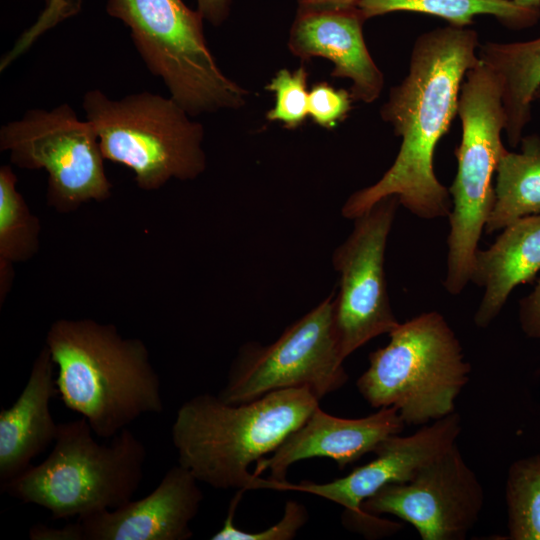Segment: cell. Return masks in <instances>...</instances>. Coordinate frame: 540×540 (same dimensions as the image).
I'll return each mask as SVG.
<instances>
[{
  "instance_id": "cell-15",
  "label": "cell",
  "mask_w": 540,
  "mask_h": 540,
  "mask_svg": "<svg viewBox=\"0 0 540 540\" xmlns=\"http://www.w3.org/2000/svg\"><path fill=\"white\" fill-rule=\"evenodd\" d=\"M405 424L393 407H382L362 418L346 419L330 415L318 406L279 447L255 464L257 477L270 471V479L289 484L288 468L297 461L327 457L343 469L347 464L373 452L386 438L399 434Z\"/></svg>"
},
{
  "instance_id": "cell-13",
  "label": "cell",
  "mask_w": 540,
  "mask_h": 540,
  "mask_svg": "<svg viewBox=\"0 0 540 540\" xmlns=\"http://www.w3.org/2000/svg\"><path fill=\"white\" fill-rule=\"evenodd\" d=\"M461 432V418L453 412L412 435L389 436L375 449L376 457L348 475L327 483L302 481L290 490L317 495L345 508L346 522L362 531L390 532L399 525L376 520L362 510L363 502L389 484L410 481L417 472L443 454Z\"/></svg>"
},
{
  "instance_id": "cell-1",
  "label": "cell",
  "mask_w": 540,
  "mask_h": 540,
  "mask_svg": "<svg viewBox=\"0 0 540 540\" xmlns=\"http://www.w3.org/2000/svg\"><path fill=\"white\" fill-rule=\"evenodd\" d=\"M479 46L478 33L469 26L448 25L416 39L407 76L390 89L380 110L401 137L399 152L376 183L346 200L344 217L355 219L389 196L420 218L449 216L452 199L435 175L434 151L458 115L461 86L480 61Z\"/></svg>"
},
{
  "instance_id": "cell-25",
  "label": "cell",
  "mask_w": 540,
  "mask_h": 540,
  "mask_svg": "<svg viewBox=\"0 0 540 540\" xmlns=\"http://www.w3.org/2000/svg\"><path fill=\"white\" fill-rule=\"evenodd\" d=\"M245 490H237L230 501L222 528L211 536L212 540H290L308 520L306 507L295 500L285 504L284 513L278 523L259 532H247L234 525V515Z\"/></svg>"
},
{
  "instance_id": "cell-28",
  "label": "cell",
  "mask_w": 540,
  "mask_h": 540,
  "mask_svg": "<svg viewBox=\"0 0 540 540\" xmlns=\"http://www.w3.org/2000/svg\"><path fill=\"white\" fill-rule=\"evenodd\" d=\"M519 322L528 337L540 340V279L533 291L520 301Z\"/></svg>"
},
{
  "instance_id": "cell-19",
  "label": "cell",
  "mask_w": 540,
  "mask_h": 540,
  "mask_svg": "<svg viewBox=\"0 0 540 540\" xmlns=\"http://www.w3.org/2000/svg\"><path fill=\"white\" fill-rule=\"evenodd\" d=\"M479 59L498 79L505 132L512 147L521 139L531 119V106L540 88V37L520 42H486L478 48Z\"/></svg>"
},
{
  "instance_id": "cell-29",
  "label": "cell",
  "mask_w": 540,
  "mask_h": 540,
  "mask_svg": "<svg viewBox=\"0 0 540 540\" xmlns=\"http://www.w3.org/2000/svg\"><path fill=\"white\" fill-rule=\"evenodd\" d=\"M31 540H84L79 521L67 523L62 528L36 524L29 529Z\"/></svg>"
},
{
  "instance_id": "cell-6",
  "label": "cell",
  "mask_w": 540,
  "mask_h": 540,
  "mask_svg": "<svg viewBox=\"0 0 540 540\" xmlns=\"http://www.w3.org/2000/svg\"><path fill=\"white\" fill-rule=\"evenodd\" d=\"M82 106L104 159L132 170L139 188L157 190L204 172L203 126L173 98L140 92L114 100L93 89Z\"/></svg>"
},
{
  "instance_id": "cell-24",
  "label": "cell",
  "mask_w": 540,
  "mask_h": 540,
  "mask_svg": "<svg viewBox=\"0 0 540 540\" xmlns=\"http://www.w3.org/2000/svg\"><path fill=\"white\" fill-rule=\"evenodd\" d=\"M308 71L300 66L294 72L280 69L265 89L275 95V105L266 113L269 121L281 122L287 129H296L308 117Z\"/></svg>"
},
{
  "instance_id": "cell-12",
  "label": "cell",
  "mask_w": 540,
  "mask_h": 540,
  "mask_svg": "<svg viewBox=\"0 0 540 540\" xmlns=\"http://www.w3.org/2000/svg\"><path fill=\"white\" fill-rule=\"evenodd\" d=\"M483 504V487L454 444L410 481L374 493L362 510L373 516L392 514L410 523L422 540H463Z\"/></svg>"
},
{
  "instance_id": "cell-33",
  "label": "cell",
  "mask_w": 540,
  "mask_h": 540,
  "mask_svg": "<svg viewBox=\"0 0 540 540\" xmlns=\"http://www.w3.org/2000/svg\"><path fill=\"white\" fill-rule=\"evenodd\" d=\"M540 98V88L538 89L537 93H536V96H535V99H538Z\"/></svg>"
},
{
  "instance_id": "cell-22",
  "label": "cell",
  "mask_w": 540,
  "mask_h": 540,
  "mask_svg": "<svg viewBox=\"0 0 540 540\" xmlns=\"http://www.w3.org/2000/svg\"><path fill=\"white\" fill-rule=\"evenodd\" d=\"M17 177L10 166L0 168V302L12 285L13 265L36 254L39 220L16 188Z\"/></svg>"
},
{
  "instance_id": "cell-17",
  "label": "cell",
  "mask_w": 540,
  "mask_h": 540,
  "mask_svg": "<svg viewBox=\"0 0 540 540\" xmlns=\"http://www.w3.org/2000/svg\"><path fill=\"white\" fill-rule=\"evenodd\" d=\"M55 363L47 346L34 360L22 392L0 412V486L31 466L58 433L50 402L58 394Z\"/></svg>"
},
{
  "instance_id": "cell-3",
  "label": "cell",
  "mask_w": 540,
  "mask_h": 540,
  "mask_svg": "<svg viewBox=\"0 0 540 540\" xmlns=\"http://www.w3.org/2000/svg\"><path fill=\"white\" fill-rule=\"evenodd\" d=\"M45 345L63 403L98 437H114L140 416L163 411L160 379L140 339L92 319H59Z\"/></svg>"
},
{
  "instance_id": "cell-26",
  "label": "cell",
  "mask_w": 540,
  "mask_h": 540,
  "mask_svg": "<svg viewBox=\"0 0 540 540\" xmlns=\"http://www.w3.org/2000/svg\"><path fill=\"white\" fill-rule=\"evenodd\" d=\"M353 101L350 91L317 82L309 91L308 115L317 125L331 130L347 118Z\"/></svg>"
},
{
  "instance_id": "cell-16",
  "label": "cell",
  "mask_w": 540,
  "mask_h": 540,
  "mask_svg": "<svg viewBox=\"0 0 540 540\" xmlns=\"http://www.w3.org/2000/svg\"><path fill=\"white\" fill-rule=\"evenodd\" d=\"M365 21L357 7L298 9L290 30L288 47L302 61L314 57L331 61V76L350 79L353 100L369 104L380 96L384 75L364 41Z\"/></svg>"
},
{
  "instance_id": "cell-30",
  "label": "cell",
  "mask_w": 540,
  "mask_h": 540,
  "mask_svg": "<svg viewBox=\"0 0 540 540\" xmlns=\"http://www.w3.org/2000/svg\"><path fill=\"white\" fill-rule=\"evenodd\" d=\"M197 10L205 20L214 26H220L230 14L232 0H196Z\"/></svg>"
},
{
  "instance_id": "cell-27",
  "label": "cell",
  "mask_w": 540,
  "mask_h": 540,
  "mask_svg": "<svg viewBox=\"0 0 540 540\" xmlns=\"http://www.w3.org/2000/svg\"><path fill=\"white\" fill-rule=\"evenodd\" d=\"M46 8L31 31L39 36L59 21L77 13L80 0H45Z\"/></svg>"
},
{
  "instance_id": "cell-18",
  "label": "cell",
  "mask_w": 540,
  "mask_h": 540,
  "mask_svg": "<svg viewBox=\"0 0 540 540\" xmlns=\"http://www.w3.org/2000/svg\"><path fill=\"white\" fill-rule=\"evenodd\" d=\"M485 250H477L470 281L484 289L475 313L477 327L497 317L513 289L540 271V214L518 219Z\"/></svg>"
},
{
  "instance_id": "cell-21",
  "label": "cell",
  "mask_w": 540,
  "mask_h": 540,
  "mask_svg": "<svg viewBox=\"0 0 540 540\" xmlns=\"http://www.w3.org/2000/svg\"><path fill=\"white\" fill-rule=\"evenodd\" d=\"M357 8L366 20L392 12L429 14L449 25L470 26L477 15H491L509 28L534 25L540 10L520 7L507 0H359Z\"/></svg>"
},
{
  "instance_id": "cell-20",
  "label": "cell",
  "mask_w": 540,
  "mask_h": 540,
  "mask_svg": "<svg viewBox=\"0 0 540 540\" xmlns=\"http://www.w3.org/2000/svg\"><path fill=\"white\" fill-rule=\"evenodd\" d=\"M521 151L505 150L496 168L494 203L484 230L491 234L540 214V137H522Z\"/></svg>"
},
{
  "instance_id": "cell-10",
  "label": "cell",
  "mask_w": 540,
  "mask_h": 540,
  "mask_svg": "<svg viewBox=\"0 0 540 540\" xmlns=\"http://www.w3.org/2000/svg\"><path fill=\"white\" fill-rule=\"evenodd\" d=\"M0 149L8 151L18 167L47 172L48 201L59 211L110 197L112 186L97 134L69 104L49 111L31 109L21 119L3 125Z\"/></svg>"
},
{
  "instance_id": "cell-31",
  "label": "cell",
  "mask_w": 540,
  "mask_h": 540,
  "mask_svg": "<svg viewBox=\"0 0 540 540\" xmlns=\"http://www.w3.org/2000/svg\"><path fill=\"white\" fill-rule=\"evenodd\" d=\"M359 0H297L298 9H347L357 7Z\"/></svg>"
},
{
  "instance_id": "cell-2",
  "label": "cell",
  "mask_w": 540,
  "mask_h": 540,
  "mask_svg": "<svg viewBox=\"0 0 540 540\" xmlns=\"http://www.w3.org/2000/svg\"><path fill=\"white\" fill-rule=\"evenodd\" d=\"M318 406L307 387L239 404L210 393L194 396L178 408L171 428L178 464L216 489L290 490L291 483L262 479L249 467L274 452Z\"/></svg>"
},
{
  "instance_id": "cell-5",
  "label": "cell",
  "mask_w": 540,
  "mask_h": 540,
  "mask_svg": "<svg viewBox=\"0 0 540 540\" xmlns=\"http://www.w3.org/2000/svg\"><path fill=\"white\" fill-rule=\"evenodd\" d=\"M384 347L369 354L357 389L375 408H395L405 425H425L455 412L469 381L460 341L436 311L399 323Z\"/></svg>"
},
{
  "instance_id": "cell-8",
  "label": "cell",
  "mask_w": 540,
  "mask_h": 540,
  "mask_svg": "<svg viewBox=\"0 0 540 540\" xmlns=\"http://www.w3.org/2000/svg\"><path fill=\"white\" fill-rule=\"evenodd\" d=\"M458 116L462 134L454 150L457 172L448 188L452 209L447 238L445 289L460 294L470 281L478 242L494 203L499 159L506 148L501 134L506 118L501 89L493 71L481 60L462 83Z\"/></svg>"
},
{
  "instance_id": "cell-14",
  "label": "cell",
  "mask_w": 540,
  "mask_h": 540,
  "mask_svg": "<svg viewBox=\"0 0 540 540\" xmlns=\"http://www.w3.org/2000/svg\"><path fill=\"white\" fill-rule=\"evenodd\" d=\"M181 465L170 468L147 496L79 517L84 540H187L203 493Z\"/></svg>"
},
{
  "instance_id": "cell-4",
  "label": "cell",
  "mask_w": 540,
  "mask_h": 540,
  "mask_svg": "<svg viewBox=\"0 0 540 540\" xmlns=\"http://www.w3.org/2000/svg\"><path fill=\"white\" fill-rule=\"evenodd\" d=\"M85 417L58 423L47 458L1 486L26 504L47 509L54 520L83 517L132 500L144 475L146 449L124 428L99 444Z\"/></svg>"
},
{
  "instance_id": "cell-7",
  "label": "cell",
  "mask_w": 540,
  "mask_h": 540,
  "mask_svg": "<svg viewBox=\"0 0 540 540\" xmlns=\"http://www.w3.org/2000/svg\"><path fill=\"white\" fill-rule=\"evenodd\" d=\"M106 11L129 28L147 69L191 117L245 105L248 92L217 65L198 10L182 0H108Z\"/></svg>"
},
{
  "instance_id": "cell-23",
  "label": "cell",
  "mask_w": 540,
  "mask_h": 540,
  "mask_svg": "<svg viewBox=\"0 0 540 540\" xmlns=\"http://www.w3.org/2000/svg\"><path fill=\"white\" fill-rule=\"evenodd\" d=\"M512 540H540V455L513 462L505 487Z\"/></svg>"
},
{
  "instance_id": "cell-32",
  "label": "cell",
  "mask_w": 540,
  "mask_h": 540,
  "mask_svg": "<svg viewBox=\"0 0 540 540\" xmlns=\"http://www.w3.org/2000/svg\"><path fill=\"white\" fill-rule=\"evenodd\" d=\"M514 4L528 9L540 10V0H507Z\"/></svg>"
},
{
  "instance_id": "cell-11",
  "label": "cell",
  "mask_w": 540,
  "mask_h": 540,
  "mask_svg": "<svg viewBox=\"0 0 540 540\" xmlns=\"http://www.w3.org/2000/svg\"><path fill=\"white\" fill-rule=\"evenodd\" d=\"M398 204L395 196H389L356 217L351 234L333 253L332 263L339 273L333 324L344 359L400 323L391 308L384 270Z\"/></svg>"
},
{
  "instance_id": "cell-9",
  "label": "cell",
  "mask_w": 540,
  "mask_h": 540,
  "mask_svg": "<svg viewBox=\"0 0 540 540\" xmlns=\"http://www.w3.org/2000/svg\"><path fill=\"white\" fill-rule=\"evenodd\" d=\"M333 298L329 295L273 343L244 344L218 397L239 404L275 390L307 387L320 400L343 387L348 375L334 330Z\"/></svg>"
}]
</instances>
